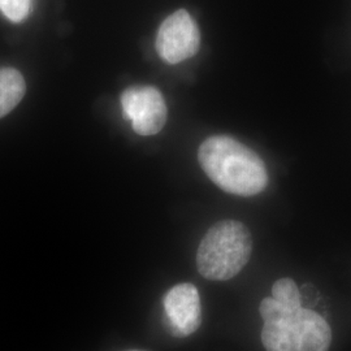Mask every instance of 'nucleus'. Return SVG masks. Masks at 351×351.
Returning a JSON list of instances; mask_svg holds the SVG:
<instances>
[{
	"instance_id": "3",
	"label": "nucleus",
	"mask_w": 351,
	"mask_h": 351,
	"mask_svg": "<svg viewBox=\"0 0 351 351\" xmlns=\"http://www.w3.org/2000/svg\"><path fill=\"white\" fill-rule=\"evenodd\" d=\"M250 232L236 220H223L208 229L199 243L197 267L202 276L226 281L237 276L250 261Z\"/></svg>"
},
{
	"instance_id": "1",
	"label": "nucleus",
	"mask_w": 351,
	"mask_h": 351,
	"mask_svg": "<svg viewBox=\"0 0 351 351\" xmlns=\"http://www.w3.org/2000/svg\"><path fill=\"white\" fill-rule=\"evenodd\" d=\"M202 169L226 193L252 197L268 184V172L256 152L229 136L206 139L198 151Z\"/></svg>"
},
{
	"instance_id": "7",
	"label": "nucleus",
	"mask_w": 351,
	"mask_h": 351,
	"mask_svg": "<svg viewBox=\"0 0 351 351\" xmlns=\"http://www.w3.org/2000/svg\"><path fill=\"white\" fill-rule=\"evenodd\" d=\"M25 80L13 68L0 69V119L12 111L24 98Z\"/></svg>"
},
{
	"instance_id": "9",
	"label": "nucleus",
	"mask_w": 351,
	"mask_h": 351,
	"mask_svg": "<svg viewBox=\"0 0 351 351\" xmlns=\"http://www.w3.org/2000/svg\"><path fill=\"white\" fill-rule=\"evenodd\" d=\"M33 0H0V12L12 23H21L32 12Z\"/></svg>"
},
{
	"instance_id": "8",
	"label": "nucleus",
	"mask_w": 351,
	"mask_h": 351,
	"mask_svg": "<svg viewBox=\"0 0 351 351\" xmlns=\"http://www.w3.org/2000/svg\"><path fill=\"white\" fill-rule=\"evenodd\" d=\"M272 298H275L278 303L288 307L302 306L300 289L291 278L277 280L272 287Z\"/></svg>"
},
{
	"instance_id": "6",
	"label": "nucleus",
	"mask_w": 351,
	"mask_h": 351,
	"mask_svg": "<svg viewBox=\"0 0 351 351\" xmlns=\"http://www.w3.org/2000/svg\"><path fill=\"white\" fill-rule=\"evenodd\" d=\"M163 304L165 323L172 336L188 337L201 326V297L193 284L173 287L165 294Z\"/></svg>"
},
{
	"instance_id": "2",
	"label": "nucleus",
	"mask_w": 351,
	"mask_h": 351,
	"mask_svg": "<svg viewBox=\"0 0 351 351\" xmlns=\"http://www.w3.org/2000/svg\"><path fill=\"white\" fill-rule=\"evenodd\" d=\"M264 320L262 343L267 351H328L332 330L326 319L302 306L288 307L264 298L261 307Z\"/></svg>"
},
{
	"instance_id": "5",
	"label": "nucleus",
	"mask_w": 351,
	"mask_h": 351,
	"mask_svg": "<svg viewBox=\"0 0 351 351\" xmlns=\"http://www.w3.org/2000/svg\"><path fill=\"white\" fill-rule=\"evenodd\" d=\"M121 107L139 136L158 134L167 121V104L162 93L152 86H134L121 94Z\"/></svg>"
},
{
	"instance_id": "4",
	"label": "nucleus",
	"mask_w": 351,
	"mask_h": 351,
	"mask_svg": "<svg viewBox=\"0 0 351 351\" xmlns=\"http://www.w3.org/2000/svg\"><path fill=\"white\" fill-rule=\"evenodd\" d=\"M201 46V33L191 14L178 10L159 27L156 51L165 63L178 64L193 58Z\"/></svg>"
},
{
	"instance_id": "10",
	"label": "nucleus",
	"mask_w": 351,
	"mask_h": 351,
	"mask_svg": "<svg viewBox=\"0 0 351 351\" xmlns=\"http://www.w3.org/2000/svg\"><path fill=\"white\" fill-rule=\"evenodd\" d=\"M132 351H139V350H132Z\"/></svg>"
}]
</instances>
